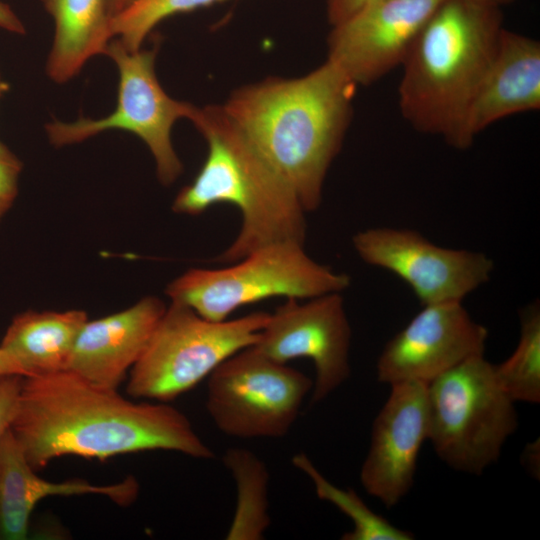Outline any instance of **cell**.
Returning <instances> with one entry per match:
<instances>
[{
    "label": "cell",
    "mask_w": 540,
    "mask_h": 540,
    "mask_svg": "<svg viewBox=\"0 0 540 540\" xmlns=\"http://www.w3.org/2000/svg\"><path fill=\"white\" fill-rule=\"evenodd\" d=\"M351 337L342 292H333L305 302L288 298L269 313L253 346L280 363L310 359L315 368L311 401L318 403L349 378Z\"/></svg>",
    "instance_id": "8fae6325"
},
{
    "label": "cell",
    "mask_w": 540,
    "mask_h": 540,
    "mask_svg": "<svg viewBox=\"0 0 540 540\" xmlns=\"http://www.w3.org/2000/svg\"><path fill=\"white\" fill-rule=\"evenodd\" d=\"M503 23L502 8L473 0L437 7L401 65L399 109L413 129L455 149L472 145L468 114Z\"/></svg>",
    "instance_id": "3957f363"
},
{
    "label": "cell",
    "mask_w": 540,
    "mask_h": 540,
    "mask_svg": "<svg viewBox=\"0 0 540 540\" xmlns=\"http://www.w3.org/2000/svg\"><path fill=\"white\" fill-rule=\"evenodd\" d=\"M190 121L208 152L194 180L176 195L172 210L197 216L229 203L241 214L238 235L215 261L231 264L276 242L304 244L306 211L295 192L222 106L197 107Z\"/></svg>",
    "instance_id": "277c9868"
},
{
    "label": "cell",
    "mask_w": 540,
    "mask_h": 540,
    "mask_svg": "<svg viewBox=\"0 0 540 540\" xmlns=\"http://www.w3.org/2000/svg\"><path fill=\"white\" fill-rule=\"evenodd\" d=\"M17 374L25 377L23 369L0 347V376Z\"/></svg>",
    "instance_id": "f1b7e54d"
},
{
    "label": "cell",
    "mask_w": 540,
    "mask_h": 540,
    "mask_svg": "<svg viewBox=\"0 0 540 540\" xmlns=\"http://www.w3.org/2000/svg\"><path fill=\"white\" fill-rule=\"evenodd\" d=\"M390 387L360 470L364 490L387 508L411 490L420 449L428 440L427 384L404 381Z\"/></svg>",
    "instance_id": "5bb4252c"
},
{
    "label": "cell",
    "mask_w": 540,
    "mask_h": 540,
    "mask_svg": "<svg viewBox=\"0 0 540 540\" xmlns=\"http://www.w3.org/2000/svg\"><path fill=\"white\" fill-rule=\"evenodd\" d=\"M376 0H326V15L331 26L339 24Z\"/></svg>",
    "instance_id": "484cf974"
},
{
    "label": "cell",
    "mask_w": 540,
    "mask_h": 540,
    "mask_svg": "<svg viewBox=\"0 0 540 540\" xmlns=\"http://www.w3.org/2000/svg\"><path fill=\"white\" fill-rule=\"evenodd\" d=\"M23 376H0V439L10 429L17 412Z\"/></svg>",
    "instance_id": "d4e9b609"
},
{
    "label": "cell",
    "mask_w": 540,
    "mask_h": 540,
    "mask_svg": "<svg viewBox=\"0 0 540 540\" xmlns=\"http://www.w3.org/2000/svg\"><path fill=\"white\" fill-rule=\"evenodd\" d=\"M514 404L494 364L470 357L427 384L428 440L449 467L480 475L518 426Z\"/></svg>",
    "instance_id": "5b68a950"
},
{
    "label": "cell",
    "mask_w": 540,
    "mask_h": 540,
    "mask_svg": "<svg viewBox=\"0 0 540 540\" xmlns=\"http://www.w3.org/2000/svg\"><path fill=\"white\" fill-rule=\"evenodd\" d=\"M55 23L46 72L56 83L76 76L111 41L108 0H41Z\"/></svg>",
    "instance_id": "d6986e66"
},
{
    "label": "cell",
    "mask_w": 540,
    "mask_h": 540,
    "mask_svg": "<svg viewBox=\"0 0 540 540\" xmlns=\"http://www.w3.org/2000/svg\"><path fill=\"white\" fill-rule=\"evenodd\" d=\"M539 441H534L533 443L528 444V446L525 448L523 458L525 459L523 462L527 466V469L529 472L533 474V476L536 477V472L539 473V469L536 468V464L539 466V461H536V459H539Z\"/></svg>",
    "instance_id": "83f0119b"
},
{
    "label": "cell",
    "mask_w": 540,
    "mask_h": 540,
    "mask_svg": "<svg viewBox=\"0 0 540 540\" xmlns=\"http://www.w3.org/2000/svg\"><path fill=\"white\" fill-rule=\"evenodd\" d=\"M236 486V506L226 539L259 540L270 526L268 483L265 463L252 451L232 447L223 455Z\"/></svg>",
    "instance_id": "ffe728a7"
},
{
    "label": "cell",
    "mask_w": 540,
    "mask_h": 540,
    "mask_svg": "<svg viewBox=\"0 0 540 540\" xmlns=\"http://www.w3.org/2000/svg\"><path fill=\"white\" fill-rule=\"evenodd\" d=\"M443 0H376L331 26L327 60L356 85L368 86L403 64Z\"/></svg>",
    "instance_id": "7c38bea8"
},
{
    "label": "cell",
    "mask_w": 540,
    "mask_h": 540,
    "mask_svg": "<svg viewBox=\"0 0 540 540\" xmlns=\"http://www.w3.org/2000/svg\"><path fill=\"white\" fill-rule=\"evenodd\" d=\"M20 171V161L6 147L0 149V220L17 195Z\"/></svg>",
    "instance_id": "cb8c5ba5"
},
{
    "label": "cell",
    "mask_w": 540,
    "mask_h": 540,
    "mask_svg": "<svg viewBox=\"0 0 540 540\" xmlns=\"http://www.w3.org/2000/svg\"><path fill=\"white\" fill-rule=\"evenodd\" d=\"M352 244L365 263L404 280L422 305L462 302L494 269L484 253L442 247L411 229L368 228L357 232Z\"/></svg>",
    "instance_id": "30bf717a"
},
{
    "label": "cell",
    "mask_w": 540,
    "mask_h": 540,
    "mask_svg": "<svg viewBox=\"0 0 540 540\" xmlns=\"http://www.w3.org/2000/svg\"><path fill=\"white\" fill-rule=\"evenodd\" d=\"M0 28L12 33L24 34L25 26L9 5L0 1Z\"/></svg>",
    "instance_id": "4316f807"
},
{
    "label": "cell",
    "mask_w": 540,
    "mask_h": 540,
    "mask_svg": "<svg viewBox=\"0 0 540 540\" xmlns=\"http://www.w3.org/2000/svg\"><path fill=\"white\" fill-rule=\"evenodd\" d=\"M350 277L312 259L304 244L282 241L261 247L221 269H190L166 287L181 303L210 321H224L238 308L272 297L306 300L343 292Z\"/></svg>",
    "instance_id": "8992f818"
},
{
    "label": "cell",
    "mask_w": 540,
    "mask_h": 540,
    "mask_svg": "<svg viewBox=\"0 0 540 540\" xmlns=\"http://www.w3.org/2000/svg\"><path fill=\"white\" fill-rule=\"evenodd\" d=\"M292 463L311 480L319 499L330 502L352 521L353 529L343 534V540L414 539L412 533L399 529L372 511L353 489L332 484L306 454L294 455Z\"/></svg>",
    "instance_id": "44dd1931"
},
{
    "label": "cell",
    "mask_w": 540,
    "mask_h": 540,
    "mask_svg": "<svg viewBox=\"0 0 540 540\" xmlns=\"http://www.w3.org/2000/svg\"><path fill=\"white\" fill-rule=\"evenodd\" d=\"M539 109L540 42L504 27L468 114V138L473 143L493 123Z\"/></svg>",
    "instance_id": "2e32d148"
},
{
    "label": "cell",
    "mask_w": 540,
    "mask_h": 540,
    "mask_svg": "<svg viewBox=\"0 0 540 540\" xmlns=\"http://www.w3.org/2000/svg\"><path fill=\"white\" fill-rule=\"evenodd\" d=\"M5 148V146L0 142V149Z\"/></svg>",
    "instance_id": "d6a6232c"
},
{
    "label": "cell",
    "mask_w": 540,
    "mask_h": 540,
    "mask_svg": "<svg viewBox=\"0 0 540 540\" xmlns=\"http://www.w3.org/2000/svg\"><path fill=\"white\" fill-rule=\"evenodd\" d=\"M139 493L137 480L97 485L84 479L51 482L39 477L30 466L8 429L0 439V539L23 540L29 533L36 505L50 496L103 495L120 506L132 504Z\"/></svg>",
    "instance_id": "e0dca14e"
},
{
    "label": "cell",
    "mask_w": 540,
    "mask_h": 540,
    "mask_svg": "<svg viewBox=\"0 0 540 540\" xmlns=\"http://www.w3.org/2000/svg\"><path fill=\"white\" fill-rule=\"evenodd\" d=\"M119 71L115 110L99 119L80 118L75 122L52 121L45 129L55 146L84 141L105 130L121 129L138 136L153 155L156 173L163 185H170L183 172L171 140L179 119L191 120L197 110L193 104L170 97L155 72L156 47L130 51L118 40L104 50Z\"/></svg>",
    "instance_id": "ba28073f"
},
{
    "label": "cell",
    "mask_w": 540,
    "mask_h": 540,
    "mask_svg": "<svg viewBox=\"0 0 540 540\" xmlns=\"http://www.w3.org/2000/svg\"><path fill=\"white\" fill-rule=\"evenodd\" d=\"M356 85L329 60L299 77H267L221 104L295 192L319 208L327 173L353 116Z\"/></svg>",
    "instance_id": "7a4b0ae2"
},
{
    "label": "cell",
    "mask_w": 540,
    "mask_h": 540,
    "mask_svg": "<svg viewBox=\"0 0 540 540\" xmlns=\"http://www.w3.org/2000/svg\"><path fill=\"white\" fill-rule=\"evenodd\" d=\"M165 310L161 299L147 296L123 311L87 320L67 370L92 384L117 389L144 352Z\"/></svg>",
    "instance_id": "9a60e30c"
},
{
    "label": "cell",
    "mask_w": 540,
    "mask_h": 540,
    "mask_svg": "<svg viewBox=\"0 0 540 540\" xmlns=\"http://www.w3.org/2000/svg\"><path fill=\"white\" fill-rule=\"evenodd\" d=\"M10 429L35 470L66 455L104 460L168 450L196 459L215 456L175 407L130 401L68 370L23 377Z\"/></svg>",
    "instance_id": "6da1fadb"
},
{
    "label": "cell",
    "mask_w": 540,
    "mask_h": 540,
    "mask_svg": "<svg viewBox=\"0 0 540 540\" xmlns=\"http://www.w3.org/2000/svg\"><path fill=\"white\" fill-rule=\"evenodd\" d=\"M496 377L514 402H540V308L533 303L520 314V337L513 353L495 365Z\"/></svg>",
    "instance_id": "7402d4cb"
},
{
    "label": "cell",
    "mask_w": 540,
    "mask_h": 540,
    "mask_svg": "<svg viewBox=\"0 0 540 540\" xmlns=\"http://www.w3.org/2000/svg\"><path fill=\"white\" fill-rule=\"evenodd\" d=\"M206 409L224 434L243 439L280 438L295 423L313 381L253 345L207 377Z\"/></svg>",
    "instance_id": "9c48e42d"
},
{
    "label": "cell",
    "mask_w": 540,
    "mask_h": 540,
    "mask_svg": "<svg viewBox=\"0 0 540 540\" xmlns=\"http://www.w3.org/2000/svg\"><path fill=\"white\" fill-rule=\"evenodd\" d=\"M487 338V328L462 302L423 305L385 344L376 363L377 380L428 384L464 360L483 355Z\"/></svg>",
    "instance_id": "4fadbf2b"
},
{
    "label": "cell",
    "mask_w": 540,
    "mask_h": 540,
    "mask_svg": "<svg viewBox=\"0 0 540 540\" xmlns=\"http://www.w3.org/2000/svg\"><path fill=\"white\" fill-rule=\"evenodd\" d=\"M226 0H129L111 17L112 36L130 51L141 49V45L152 29L167 17L191 12Z\"/></svg>",
    "instance_id": "603a6c76"
},
{
    "label": "cell",
    "mask_w": 540,
    "mask_h": 540,
    "mask_svg": "<svg viewBox=\"0 0 540 540\" xmlns=\"http://www.w3.org/2000/svg\"><path fill=\"white\" fill-rule=\"evenodd\" d=\"M87 320L82 310L26 311L14 317L0 347L19 364L25 377L67 371Z\"/></svg>",
    "instance_id": "ac0fdd59"
},
{
    "label": "cell",
    "mask_w": 540,
    "mask_h": 540,
    "mask_svg": "<svg viewBox=\"0 0 540 540\" xmlns=\"http://www.w3.org/2000/svg\"><path fill=\"white\" fill-rule=\"evenodd\" d=\"M129 0H108V10L111 17L119 12Z\"/></svg>",
    "instance_id": "f546056e"
},
{
    "label": "cell",
    "mask_w": 540,
    "mask_h": 540,
    "mask_svg": "<svg viewBox=\"0 0 540 540\" xmlns=\"http://www.w3.org/2000/svg\"><path fill=\"white\" fill-rule=\"evenodd\" d=\"M269 313L210 321L181 303L166 307L130 370L127 393L168 403L194 388L224 360L254 345Z\"/></svg>",
    "instance_id": "52a82bcc"
},
{
    "label": "cell",
    "mask_w": 540,
    "mask_h": 540,
    "mask_svg": "<svg viewBox=\"0 0 540 540\" xmlns=\"http://www.w3.org/2000/svg\"><path fill=\"white\" fill-rule=\"evenodd\" d=\"M5 88H6V85L4 84V82L2 81L1 77H0V98L3 94V92L5 91Z\"/></svg>",
    "instance_id": "1f68e13d"
},
{
    "label": "cell",
    "mask_w": 540,
    "mask_h": 540,
    "mask_svg": "<svg viewBox=\"0 0 540 540\" xmlns=\"http://www.w3.org/2000/svg\"><path fill=\"white\" fill-rule=\"evenodd\" d=\"M485 5L494 6L498 8H503L504 6L510 5L516 0H473Z\"/></svg>",
    "instance_id": "4dcf8cb0"
}]
</instances>
